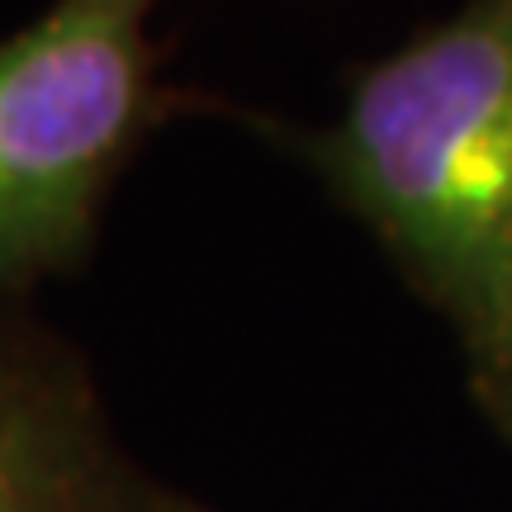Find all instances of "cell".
Segmentation results:
<instances>
[{
    "label": "cell",
    "instance_id": "cell-1",
    "mask_svg": "<svg viewBox=\"0 0 512 512\" xmlns=\"http://www.w3.org/2000/svg\"><path fill=\"white\" fill-rule=\"evenodd\" d=\"M465 356L512 342V0H465L347 86L318 128H280Z\"/></svg>",
    "mask_w": 512,
    "mask_h": 512
},
{
    "label": "cell",
    "instance_id": "cell-2",
    "mask_svg": "<svg viewBox=\"0 0 512 512\" xmlns=\"http://www.w3.org/2000/svg\"><path fill=\"white\" fill-rule=\"evenodd\" d=\"M157 0H57L0 43V299L81 271L100 209L157 114Z\"/></svg>",
    "mask_w": 512,
    "mask_h": 512
},
{
    "label": "cell",
    "instance_id": "cell-3",
    "mask_svg": "<svg viewBox=\"0 0 512 512\" xmlns=\"http://www.w3.org/2000/svg\"><path fill=\"white\" fill-rule=\"evenodd\" d=\"M143 494L81 356L0 299V512H128Z\"/></svg>",
    "mask_w": 512,
    "mask_h": 512
},
{
    "label": "cell",
    "instance_id": "cell-4",
    "mask_svg": "<svg viewBox=\"0 0 512 512\" xmlns=\"http://www.w3.org/2000/svg\"><path fill=\"white\" fill-rule=\"evenodd\" d=\"M470 384H475V399L484 408V418L512 441V342L470 356Z\"/></svg>",
    "mask_w": 512,
    "mask_h": 512
},
{
    "label": "cell",
    "instance_id": "cell-5",
    "mask_svg": "<svg viewBox=\"0 0 512 512\" xmlns=\"http://www.w3.org/2000/svg\"><path fill=\"white\" fill-rule=\"evenodd\" d=\"M128 512H200V508H190V503H181V498H157V494H143L138 503Z\"/></svg>",
    "mask_w": 512,
    "mask_h": 512
}]
</instances>
